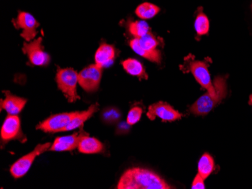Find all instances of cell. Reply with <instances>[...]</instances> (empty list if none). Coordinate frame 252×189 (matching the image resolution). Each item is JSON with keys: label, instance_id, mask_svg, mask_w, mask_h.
Segmentation results:
<instances>
[{"label": "cell", "instance_id": "6da1fadb", "mask_svg": "<svg viewBox=\"0 0 252 189\" xmlns=\"http://www.w3.org/2000/svg\"><path fill=\"white\" fill-rule=\"evenodd\" d=\"M117 189H170L172 188L154 172L141 167H133L122 175Z\"/></svg>", "mask_w": 252, "mask_h": 189}, {"label": "cell", "instance_id": "7a4b0ae2", "mask_svg": "<svg viewBox=\"0 0 252 189\" xmlns=\"http://www.w3.org/2000/svg\"><path fill=\"white\" fill-rule=\"evenodd\" d=\"M213 84L216 89L217 95H212L209 92L203 94L189 108L191 113L195 115H206L226 98L227 96L226 79L223 76H218L215 78Z\"/></svg>", "mask_w": 252, "mask_h": 189}, {"label": "cell", "instance_id": "3957f363", "mask_svg": "<svg viewBox=\"0 0 252 189\" xmlns=\"http://www.w3.org/2000/svg\"><path fill=\"white\" fill-rule=\"evenodd\" d=\"M56 81L58 87L69 102L74 103L80 99L76 91L79 84V73L73 69H58Z\"/></svg>", "mask_w": 252, "mask_h": 189}, {"label": "cell", "instance_id": "277c9868", "mask_svg": "<svg viewBox=\"0 0 252 189\" xmlns=\"http://www.w3.org/2000/svg\"><path fill=\"white\" fill-rule=\"evenodd\" d=\"M51 142H46L44 144H39L31 153L23 156L21 159H18L15 163L12 164L10 168V173L15 179H19L25 176L28 170L31 168V165L33 163L36 158L41 154L44 153L49 150L52 146Z\"/></svg>", "mask_w": 252, "mask_h": 189}, {"label": "cell", "instance_id": "5b68a950", "mask_svg": "<svg viewBox=\"0 0 252 189\" xmlns=\"http://www.w3.org/2000/svg\"><path fill=\"white\" fill-rule=\"evenodd\" d=\"M102 69L96 63L90 65L79 73V84L87 92L97 91L102 77Z\"/></svg>", "mask_w": 252, "mask_h": 189}, {"label": "cell", "instance_id": "8992f818", "mask_svg": "<svg viewBox=\"0 0 252 189\" xmlns=\"http://www.w3.org/2000/svg\"><path fill=\"white\" fill-rule=\"evenodd\" d=\"M42 42V37H39L31 42H25L22 48L23 52L28 55L31 63L35 66H46L50 62V57L44 52Z\"/></svg>", "mask_w": 252, "mask_h": 189}, {"label": "cell", "instance_id": "52a82bcc", "mask_svg": "<svg viewBox=\"0 0 252 189\" xmlns=\"http://www.w3.org/2000/svg\"><path fill=\"white\" fill-rule=\"evenodd\" d=\"M13 25L16 29H21V36L27 42H31L35 39L37 34V27L39 23L32 15L28 12H21L18 14L16 19L13 20Z\"/></svg>", "mask_w": 252, "mask_h": 189}, {"label": "cell", "instance_id": "ba28073f", "mask_svg": "<svg viewBox=\"0 0 252 189\" xmlns=\"http://www.w3.org/2000/svg\"><path fill=\"white\" fill-rule=\"evenodd\" d=\"M78 112L57 114L42 121L37 126V129L45 133L63 132Z\"/></svg>", "mask_w": 252, "mask_h": 189}, {"label": "cell", "instance_id": "9c48e42d", "mask_svg": "<svg viewBox=\"0 0 252 189\" xmlns=\"http://www.w3.org/2000/svg\"><path fill=\"white\" fill-rule=\"evenodd\" d=\"M1 138L4 142L13 139L26 142L27 138L21 131V121L18 115H7L1 128Z\"/></svg>", "mask_w": 252, "mask_h": 189}, {"label": "cell", "instance_id": "30bf717a", "mask_svg": "<svg viewBox=\"0 0 252 189\" xmlns=\"http://www.w3.org/2000/svg\"><path fill=\"white\" fill-rule=\"evenodd\" d=\"M208 67L209 66L205 62L199 60L191 62L189 66L191 73L193 75L196 81L203 88L206 89L208 92L210 93L212 95L216 96V89L211 80V75Z\"/></svg>", "mask_w": 252, "mask_h": 189}, {"label": "cell", "instance_id": "8fae6325", "mask_svg": "<svg viewBox=\"0 0 252 189\" xmlns=\"http://www.w3.org/2000/svg\"><path fill=\"white\" fill-rule=\"evenodd\" d=\"M147 117L154 121L156 118H159L162 121H175L181 119L183 115L167 103L158 102L150 106Z\"/></svg>", "mask_w": 252, "mask_h": 189}, {"label": "cell", "instance_id": "7c38bea8", "mask_svg": "<svg viewBox=\"0 0 252 189\" xmlns=\"http://www.w3.org/2000/svg\"><path fill=\"white\" fill-rule=\"evenodd\" d=\"M86 136H89V134L81 129L79 132L74 133L70 136L57 137L49 150L52 152H68L74 150L79 146L82 139Z\"/></svg>", "mask_w": 252, "mask_h": 189}, {"label": "cell", "instance_id": "4fadbf2b", "mask_svg": "<svg viewBox=\"0 0 252 189\" xmlns=\"http://www.w3.org/2000/svg\"><path fill=\"white\" fill-rule=\"evenodd\" d=\"M5 98L1 101V108L5 109L8 115H18L27 104L26 99L11 94L9 91H4Z\"/></svg>", "mask_w": 252, "mask_h": 189}, {"label": "cell", "instance_id": "5bb4252c", "mask_svg": "<svg viewBox=\"0 0 252 189\" xmlns=\"http://www.w3.org/2000/svg\"><path fill=\"white\" fill-rule=\"evenodd\" d=\"M116 57V50L111 45L103 43L96 52L94 60L97 66L101 68L109 66L113 63Z\"/></svg>", "mask_w": 252, "mask_h": 189}, {"label": "cell", "instance_id": "9a60e30c", "mask_svg": "<svg viewBox=\"0 0 252 189\" xmlns=\"http://www.w3.org/2000/svg\"><path fill=\"white\" fill-rule=\"evenodd\" d=\"M98 109V104H95L91 106L86 111L78 112V113L73 117L70 124L65 128L63 132H64V131H72V130L76 129V128H82L83 125H84L85 122H86L89 118L93 116V114L95 113Z\"/></svg>", "mask_w": 252, "mask_h": 189}, {"label": "cell", "instance_id": "2e32d148", "mask_svg": "<svg viewBox=\"0 0 252 189\" xmlns=\"http://www.w3.org/2000/svg\"><path fill=\"white\" fill-rule=\"evenodd\" d=\"M78 149L83 154L100 153L104 150V145L96 138L86 136L79 142Z\"/></svg>", "mask_w": 252, "mask_h": 189}, {"label": "cell", "instance_id": "e0dca14e", "mask_svg": "<svg viewBox=\"0 0 252 189\" xmlns=\"http://www.w3.org/2000/svg\"><path fill=\"white\" fill-rule=\"evenodd\" d=\"M129 45L131 49H132L136 54L141 56V57H144V58L147 59V60H151V61L155 62V63H159L160 62H161V53H160L159 51L157 50V49L154 51H148L143 49V48L140 46L138 39H136V38L130 41Z\"/></svg>", "mask_w": 252, "mask_h": 189}, {"label": "cell", "instance_id": "ac0fdd59", "mask_svg": "<svg viewBox=\"0 0 252 189\" xmlns=\"http://www.w3.org/2000/svg\"><path fill=\"white\" fill-rule=\"evenodd\" d=\"M122 65H123L124 70L128 74L137 76L141 80H147V75L146 73L144 65L136 59H127V60L122 62Z\"/></svg>", "mask_w": 252, "mask_h": 189}, {"label": "cell", "instance_id": "d6986e66", "mask_svg": "<svg viewBox=\"0 0 252 189\" xmlns=\"http://www.w3.org/2000/svg\"><path fill=\"white\" fill-rule=\"evenodd\" d=\"M215 170V161L209 154L205 153L202 155L198 163V173L203 178L207 179Z\"/></svg>", "mask_w": 252, "mask_h": 189}, {"label": "cell", "instance_id": "ffe728a7", "mask_svg": "<svg viewBox=\"0 0 252 189\" xmlns=\"http://www.w3.org/2000/svg\"><path fill=\"white\" fill-rule=\"evenodd\" d=\"M160 12L159 7L150 2H144L136 8L135 14L143 20L152 19Z\"/></svg>", "mask_w": 252, "mask_h": 189}, {"label": "cell", "instance_id": "44dd1931", "mask_svg": "<svg viewBox=\"0 0 252 189\" xmlns=\"http://www.w3.org/2000/svg\"><path fill=\"white\" fill-rule=\"evenodd\" d=\"M148 24L144 21H136L128 25V31L136 39H140L151 32Z\"/></svg>", "mask_w": 252, "mask_h": 189}, {"label": "cell", "instance_id": "7402d4cb", "mask_svg": "<svg viewBox=\"0 0 252 189\" xmlns=\"http://www.w3.org/2000/svg\"><path fill=\"white\" fill-rule=\"evenodd\" d=\"M194 27L198 36H201L208 34L210 28V23H209V18L203 12L198 14L195 20Z\"/></svg>", "mask_w": 252, "mask_h": 189}, {"label": "cell", "instance_id": "603a6c76", "mask_svg": "<svg viewBox=\"0 0 252 189\" xmlns=\"http://www.w3.org/2000/svg\"><path fill=\"white\" fill-rule=\"evenodd\" d=\"M137 39L139 42L140 46L146 50H156L157 46H158V40L151 32H148L147 35L143 36V37Z\"/></svg>", "mask_w": 252, "mask_h": 189}, {"label": "cell", "instance_id": "cb8c5ba5", "mask_svg": "<svg viewBox=\"0 0 252 189\" xmlns=\"http://www.w3.org/2000/svg\"><path fill=\"white\" fill-rule=\"evenodd\" d=\"M142 113V108L138 107H133L128 112L126 122H127L128 125H135L141 119Z\"/></svg>", "mask_w": 252, "mask_h": 189}, {"label": "cell", "instance_id": "d4e9b609", "mask_svg": "<svg viewBox=\"0 0 252 189\" xmlns=\"http://www.w3.org/2000/svg\"><path fill=\"white\" fill-rule=\"evenodd\" d=\"M204 179L198 173L196 177L194 178L193 181H192L191 189H205V185L204 183Z\"/></svg>", "mask_w": 252, "mask_h": 189}, {"label": "cell", "instance_id": "484cf974", "mask_svg": "<svg viewBox=\"0 0 252 189\" xmlns=\"http://www.w3.org/2000/svg\"><path fill=\"white\" fill-rule=\"evenodd\" d=\"M105 117L107 118V119L115 121V120H117L120 118V114L119 113L118 111H117V110L113 109L110 110V112H106Z\"/></svg>", "mask_w": 252, "mask_h": 189}, {"label": "cell", "instance_id": "4316f807", "mask_svg": "<svg viewBox=\"0 0 252 189\" xmlns=\"http://www.w3.org/2000/svg\"><path fill=\"white\" fill-rule=\"evenodd\" d=\"M249 104L252 107V94H251L250 97H249Z\"/></svg>", "mask_w": 252, "mask_h": 189}, {"label": "cell", "instance_id": "83f0119b", "mask_svg": "<svg viewBox=\"0 0 252 189\" xmlns=\"http://www.w3.org/2000/svg\"></svg>", "mask_w": 252, "mask_h": 189}]
</instances>
